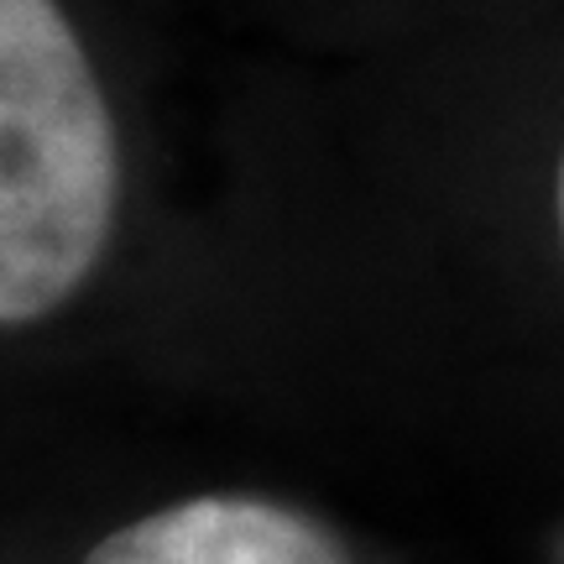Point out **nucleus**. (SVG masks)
<instances>
[{
	"label": "nucleus",
	"instance_id": "1",
	"mask_svg": "<svg viewBox=\"0 0 564 564\" xmlns=\"http://www.w3.org/2000/svg\"><path fill=\"white\" fill-rule=\"evenodd\" d=\"M116 126L53 0H0V319L37 324L110 241Z\"/></svg>",
	"mask_w": 564,
	"mask_h": 564
},
{
	"label": "nucleus",
	"instance_id": "2",
	"mask_svg": "<svg viewBox=\"0 0 564 564\" xmlns=\"http://www.w3.org/2000/svg\"><path fill=\"white\" fill-rule=\"evenodd\" d=\"M84 564H345L299 512L257 497H194L105 533Z\"/></svg>",
	"mask_w": 564,
	"mask_h": 564
},
{
	"label": "nucleus",
	"instance_id": "3",
	"mask_svg": "<svg viewBox=\"0 0 564 564\" xmlns=\"http://www.w3.org/2000/svg\"><path fill=\"white\" fill-rule=\"evenodd\" d=\"M560 230H564V167H560Z\"/></svg>",
	"mask_w": 564,
	"mask_h": 564
}]
</instances>
